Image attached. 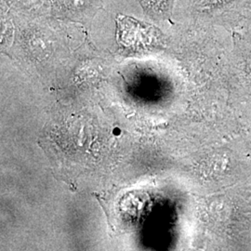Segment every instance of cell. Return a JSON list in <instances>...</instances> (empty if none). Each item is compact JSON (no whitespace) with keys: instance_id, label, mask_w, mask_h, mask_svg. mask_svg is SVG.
<instances>
[{"instance_id":"cell-1","label":"cell","mask_w":251,"mask_h":251,"mask_svg":"<svg viewBox=\"0 0 251 251\" xmlns=\"http://www.w3.org/2000/svg\"><path fill=\"white\" fill-rule=\"evenodd\" d=\"M51 13L55 16L85 22L101 7L100 0H50Z\"/></svg>"},{"instance_id":"cell-2","label":"cell","mask_w":251,"mask_h":251,"mask_svg":"<svg viewBox=\"0 0 251 251\" xmlns=\"http://www.w3.org/2000/svg\"><path fill=\"white\" fill-rule=\"evenodd\" d=\"M151 18L167 19L171 15L173 0H138Z\"/></svg>"}]
</instances>
